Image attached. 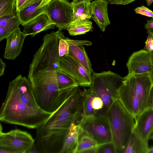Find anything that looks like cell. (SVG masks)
Wrapping results in <instances>:
<instances>
[{
	"label": "cell",
	"instance_id": "37",
	"mask_svg": "<svg viewBox=\"0 0 153 153\" xmlns=\"http://www.w3.org/2000/svg\"><path fill=\"white\" fill-rule=\"evenodd\" d=\"M149 107H151L153 110V86L151 92L149 100ZM149 139L153 140V130L150 135Z\"/></svg>",
	"mask_w": 153,
	"mask_h": 153
},
{
	"label": "cell",
	"instance_id": "34",
	"mask_svg": "<svg viewBox=\"0 0 153 153\" xmlns=\"http://www.w3.org/2000/svg\"><path fill=\"white\" fill-rule=\"evenodd\" d=\"M92 106L96 112L101 110L103 106V102L101 98L97 96L95 97L92 101Z\"/></svg>",
	"mask_w": 153,
	"mask_h": 153
},
{
	"label": "cell",
	"instance_id": "36",
	"mask_svg": "<svg viewBox=\"0 0 153 153\" xmlns=\"http://www.w3.org/2000/svg\"><path fill=\"white\" fill-rule=\"evenodd\" d=\"M145 28L147 31H150L153 34V18L150 20H147V23L145 24Z\"/></svg>",
	"mask_w": 153,
	"mask_h": 153
},
{
	"label": "cell",
	"instance_id": "8",
	"mask_svg": "<svg viewBox=\"0 0 153 153\" xmlns=\"http://www.w3.org/2000/svg\"><path fill=\"white\" fill-rule=\"evenodd\" d=\"M126 77L119 90L118 99L135 119L140 113V110L134 76L131 75Z\"/></svg>",
	"mask_w": 153,
	"mask_h": 153
},
{
	"label": "cell",
	"instance_id": "19",
	"mask_svg": "<svg viewBox=\"0 0 153 153\" xmlns=\"http://www.w3.org/2000/svg\"><path fill=\"white\" fill-rule=\"evenodd\" d=\"M73 9V22L86 19L91 17V2L86 0L72 1L71 2Z\"/></svg>",
	"mask_w": 153,
	"mask_h": 153
},
{
	"label": "cell",
	"instance_id": "1",
	"mask_svg": "<svg viewBox=\"0 0 153 153\" xmlns=\"http://www.w3.org/2000/svg\"><path fill=\"white\" fill-rule=\"evenodd\" d=\"M77 103L68 98L43 124L36 129V141L41 153H60L71 125L76 123L80 116Z\"/></svg>",
	"mask_w": 153,
	"mask_h": 153
},
{
	"label": "cell",
	"instance_id": "38",
	"mask_svg": "<svg viewBox=\"0 0 153 153\" xmlns=\"http://www.w3.org/2000/svg\"><path fill=\"white\" fill-rule=\"evenodd\" d=\"M6 65L2 61V59H0V76H1L4 74V71Z\"/></svg>",
	"mask_w": 153,
	"mask_h": 153
},
{
	"label": "cell",
	"instance_id": "16",
	"mask_svg": "<svg viewBox=\"0 0 153 153\" xmlns=\"http://www.w3.org/2000/svg\"><path fill=\"white\" fill-rule=\"evenodd\" d=\"M109 3L107 0H94L91 2V19L95 22L103 32L111 23L108 13Z\"/></svg>",
	"mask_w": 153,
	"mask_h": 153
},
{
	"label": "cell",
	"instance_id": "5",
	"mask_svg": "<svg viewBox=\"0 0 153 153\" xmlns=\"http://www.w3.org/2000/svg\"><path fill=\"white\" fill-rule=\"evenodd\" d=\"M35 141L27 131L15 129L4 133L0 130V153H30Z\"/></svg>",
	"mask_w": 153,
	"mask_h": 153
},
{
	"label": "cell",
	"instance_id": "41",
	"mask_svg": "<svg viewBox=\"0 0 153 153\" xmlns=\"http://www.w3.org/2000/svg\"><path fill=\"white\" fill-rule=\"evenodd\" d=\"M146 2L147 5L149 6L152 5L153 2V0H146Z\"/></svg>",
	"mask_w": 153,
	"mask_h": 153
},
{
	"label": "cell",
	"instance_id": "21",
	"mask_svg": "<svg viewBox=\"0 0 153 153\" xmlns=\"http://www.w3.org/2000/svg\"><path fill=\"white\" fill-rule=\"evenodd\" d=\"M68 54L83 66L91 74L93 71L91 62L82 45L69 46Z\"/></svg>",
	"mask_w": 153,
	"mask_h": 153
},
{
	"label": "cell",
	"instance_id": "40",
	"mask_svg": "<svg viewBox=\"0 0 153 153\" xmlns=\"http://www.w3.org/2000/svg\"><path fill=\"white\" fill-rule=\"evenodd\" d=\"M51 0H43L42 2L39 6V7H41L45 6Z\"/></svg>",
	"mask_w": 153,
	"mask_h": 153
},
{
	"label": "cell",
	"instance_id": "2",
	"mask_svg": "<svg viewBox=\"0 0 153 153\" xmlns=\"http://www.w3.org/2000/svg\"><path fill=\"white\" fill-rule=\"evenodd\" d=\"M52 114L40 108L31 107L24 104L8 86L0 109V120L7 123L36 129Z\"/></svg>",
	"mask_w": 153,
	"mask_h": 153
},
{
	"label": "cell",
	"instance_id": "26",
	"mask_svg": "<svg viewBox=\"0 0 153 153\" xmlns=\"http://www.w3.org/2000/svg\"><path fill=\"white\" fill-rule=\"evenodd\" d=\"M98 145L97 141L92 137L83 133L79 139L76 153H82L87 150L97 147Z\"/></svg>",
	"mask_w": 153,
	"mask_h": 153
},
{
	"label": "cell",
	"instance_id": "12",
	"mask_svg": "<svg viewBox=\"0 0 153 153\" xmlns=\"http://www.w3.org/2000/svg\"><path fill=\"white\" fill-rule=\"evenodd\" d=\"M134 76L141 112L149 107L153 85L149 73L134 75Z\"/></svg>",
	"mask_w": 153,
	"mask_h": 153
},
{
	"label": "cell",
	"instance_id": "42",
	"mask_svg": "<svg viewBox=\"0 0 153 153\" xmlns=\"http://www.w3.org/2000/svg\"><path fill=\"white\" fill-rule=\"evenodd\" d=\"M147 153H153V146L149 148Z\"/></svg>",
	"mask_w": 153,
	"mask_h": 153
},
{
	"label": "cell",
	"instance_id": "39",
	"mask_svg": "<svg viewBox=\"0 0 153 153\" xmlns=\"http://www.w3.org/2000/svg\"><path fill=\"white\" fill-rule=\"evenodd\" d=\"M151 57H152V69L151 71L149 73L150 76V77L152 80V84L153 85V51H151Z\"/></svg>",
	"mask_w": 153,
	"mask_h": 153
},
{
	"label": "cell",
	"instance_id": "29",
	"mask_svg": "<svg viewBox=\"0 0 153 153\" xmlns=\"http://www.w3.org/2000/svg\"><path fill=\"white\" fill-rule=\"evenodd\" d=\"M65 38L61 39L59 42V53L60 57L68 54L69 47Z\"/></svg>",
	"mask_w": 153,
	"mask_h": 153
},
{
	"label": "cell",
	"instance_id": "15",
	"mask_svg": "<svg viewBox=\"0 0 153 153\" xmlns=\"http://www.w3.org/2000/svg\"><path fill=\"white\" fill-rule=\"evenodd\" d=\"M55 24L45 12L40 14L28 22L23 29V33L32 37L43 31L54 28Z\"/></svg>",
	"mask_w": 153,
	"mask_h": 153
},
{
	"label": "cell",
	"instance_id": "24",
	"mask_svg": "<svg viewBox=\"0 0 153 153\" xmlns=\"http://www.w3.org/2000/svg\"><path fill=\"white\" fill-rule=\"evenodd\" d=\"M56 80L58 87L61 91L79 86L78 82L72 77L61 69L57 72Z\"/></svg>",
	"mask_w": 153,
	"mask_h": 153
},
{
	"label": "cell",
	"instance_id": "17",
	"mask_svg": "<svg viewBox=\"0 0 153 153\" xmlns=\"http://www.w3.org/2000/svg\"><path fill=\"white\" fill-rule=\"evenodd\" d=\"M83 132L79 124L72 123L65 137L60 153H76L79 139Z\"/></svg>",
	"mask_w": 153,
	"mask_h": 153
},
{
	"label": "cell",
	"instance_id": "30",
	"mask_svg": "<svg viewBox=\"0 0 153 153\" xmlns=\"http://www.w3.org/2000/svg\"><path fill=\"white\" fill-rule=\"evenodd\" d=\"M134 10L136 13L153 18V12L143 5L136 8Z\"/></svg>",
	"mask_w": 153,
	"mask_h": 153
},
{
	"label": "cell",
	"instance_id": "20",
	"mask_svg": "<svg viewBox=\"0 0 153 153\" xmlns=\"http://www.w3.org/2000/svg\"><path fill=\"white\" fill-rule=\"evenodd\" d=\"M21 25L17 15L0 18V42L6 39Z\"/></svg>",
	"mask_w": 153,
	"mask_h": 153
},
{
	"label": "cell",
	"instance_id": "43",
	"mask_svg": "<svg viewBox=\"0 0 153 153\" xmlns=\"http://www.w3.org/2000/svg\"><path fill=\"white\" fill-rule=\"evenodd\" d=\"M73 0V1H79V0H86V1H92L94 0Z\"/></svg>",
	"mask_w": 153,
	"mask_h": 153
},
{
	"label": "cell",
	"instance_id": "10",
	"mask_svg": "<svg viewBox=\"0 0 153 153\" xmlns=\"http://www.w3.org/2000/svg\"><path fill=\"white\" fill-rule=\"evenodd\" d=\"M126 66L127 76L149 73L153 67L151 52L143 49L134 52L129 58Z\"/></svg>",
	"mask_w": 153,
	"mask_h": 153
},
{
	"label": "cell",
	"instance_id": "23",
	"mask_svg": "<svg viewBox=\"0 0 153 153\" xmlns=\"http://www.w3.org/2000/svg\"><path fill=\"white\" fill-rule=\"evenodd\" d=\"M93 27L90 19L72 22L67 28L69 34L72 36L85 34L92 31Z\"/></svg>",
	"mask_w": 153,
	"mask_h": 153
},
{
	"label": "cell",
	"instance_id": "35",
	"mask_svg": "<svg viewBox=\"0 0 153 153\" xmlns=\"http://www.w3.org/2000/svg\"><path fill=\"white\" fill-rule=\"evenodd\" d=\"M111 4L126 5L136 0H107Z\"/></svg>",
	"mask_w": 153,
	"mask_h": 153
},
{
	"label": "cell",
	"instance_id": "14",
	"mask_svg": "<svg viewBox=\"0 0 153 153\" xmlns=\"http://www.w3.org/2000/svg\"><path fill=\"white\" fill-rule=\"evenodd\" d=\"M26 36L21 31L20 27L11 33L6 38L4 58L13 60L17 57L21 52Z\"/></svg>",
	"mask_w": 153,
	"mask_h": 153
},
{
	"label": "cell",
	"instance_id": "25",
	"mask_svg": "<svg viewBox=\"0 0 153 153\" xmlns=\"http://www.w3.org/2000/svg\"><path fill=\"white\" fill-rule=\"evenodd\" d=\"M85 94V98L83 106V109L81 116H94L96 111L92 106L93 100L96 94L89 88L84 89Z\"/></svg>",
	"mask_w": 153,
	"mask_h": 153
},
{
	"label": "cell",
	"instance_id": "28",
	"mask_svg": "<svg viewBox=\"0 0 153 153\" xmlns=\"http://www.w3.org/2000/svg\"><path fill=\"white\" fill-rule=\"evenodd\" d=\"M96 153H117L115 145L112 141L98 145Z\"/></svg>",
	"mask_w": 153,
	"mask_h": 153
},
{
	"label": "cell",
	"instance_id": "13",
	"mask_svg": "<svg viewBox=\"0 0 153 153\" xmlns=\"http://www.w3.org/2000/svg\"><path fill=\"white\" fill-rule=\"evenodd\" d=\"M133 131L142 139L148 142L153 130V110L149 107L141 112L135 119Z\"/></svg>",
	"mask_w": 153,
	"mask_h": 153
},
{
	"label": "cell",
	"instance_id": "18",
	"mask_svg": "<svg viewBox=\"0 0 153 153\" xmlns=\"http://www.w3.org/2000/svg\"><path fill=\"white\" fill-rule=\"evenodd\" d=\"M43 0H39L17 12L21 25L24 26L28 22L45 12V6H39Z\"/></svg>",
	"mask_w": 153,
	"mask_h": 153
},
{
	"label": "cell",
	"instance_id": "32",
	"mask_svg": "<svg viewBox=\"0 0 153 153\" xmlns=\"http://www.w3.org/2000/svg\"><path fill=\"white\" fill-rule=\"evenodd\" d=\"M39 0H16L17 12Z\"/></svg>",
	"mask_w": 153,
	"mask_h": 153
},
{
	"label": "cell",
	"instance_id": "27",
	"mask_svg": "<svg viewBox=\"0 0 153 153\" xmlns=\"http://www.w3.org/2000/svg\"><path fill=\"white\" fill-rule=\"evenodd\" d=\"M16 0H0V18L17 15Z\"/></svg>",
	"mask_w": 153,
	"mask_h": 153
},
{
	"label": "cell",
	"instance_id": "22",
	"mask_svg": "<svg viewBox=\"0 0 153 153\" xmlns=\"http://www.w3.org/2000/svg\"><path fill=\"white\" fill-rule=\"evenodd\" d=\"M149 149L148 142L132 131L123 153H147Z\"/></svg>",
	"mask_w": 153,
	"mask_h": 153
},
{
	"label": "cell",
	"instance_id": "4",
	"mask_svg": "<svg viewBox=\"0 0 153 153\" xmlns=\"http://www.w3.org/2000/svg\"><path fill=\"white\" fill-rule=\"evenodd\" d=\"M126 79L110 71L100 73L93 71L89 89L103 103V108L96 112L94 116H106L112 104L118 98L119 90Z\"/></svg>",
	"mask_w": 153,
	"mask_h": 153
},
{
	"label": "cell",
	"instance_id": "6",
	"mask_svg": "<svg viewBox=\"0 0 153 153\" xmlns=\"http://www.w3.org/2000/svg\"><path fill=\"white\" fill-rule=\"evenodd\" d=\"M77 123L81 126L83 133L92 137L98 145L112 141L111 131L106 116H81Z\"/></svg>",
	"mask_w": 153,
	"mask_h": 153
},
{
	"label": "cell",
	"instance_id": "11",
	"mask_svg": "<svg viewBox=\"0 0 153 153\" xmlns=\"http://www.w3.org/2000/svg\"><path fill=\"white\" fill-rule=\"evenodd\" d=\"M8 86L23 103L31 107L39 108L35 99L32 84L28 79L19 75L10 82Z\"/></svg>",
	"mask_w": 153,
	"mask_h": 153
},
{
	"label": "cell",
	"instance_id": "9",
	"mask_svg": "<svg viewBox=\"0 0 153 153\" xmlns=\"http://www.w3.org/2000/svg\"><path fill=\"white\" fill-rule=\"evenodd\" d=\"M59 65L61 69L72 77L79 86L90 87L91 82V74L69 55L60 57Z\"/></svg>",
	"mask_w": 153,
	"mask_h": 153
},
{
	"label": "cell",
	"instance_id": "33",
	"mask_svg": "<svg viewBox=\"0 0 153 153\" xmlns=\"http://www.w3.org/2000/svg\"><path fill=\"white\" fill-rule=\"evenodd\" d=\"M147 31L148 35L144 49L151 52L153 51V34L149 31Z\"/></svg>",
	"mask_w": 153,
	"mask_h": 153
},
{
	"label": "cell",
	"instance_id": "31",
	"mask_svg": "<svg viewBox=\"0 0 153 153\" xmlns=\"http://www.w3.org/2000/svg\"><path fill=\"white\" fill-rule=\"evenodd\" d=\"M65 39L69 47L73 45H79L89 46L92 45L91 43L88 41L74 40L68 38H66Z\"/></svg>",
	"mask_w": 153,
	"mask_h": 153
},
{
	"label": "cell",
	"instance_id": "3",
	"mask_svg": "<svg viewBox=\"0 0 153 153\" xmlns=\"http://www.w3.org/2000/svg\"><path fill=\"white\" fill-rule=\"evenodd\" d=\"M106 116L117 153H123L132 133L135 120L118 99L109 108Z\"/></svg>",
	"mask_w": 153,
	"mask_h": 153
},
{
	"label": "cell",
	"instance_id": "7",
	"mask_svg": "<svg viewBox=\"0 0 153 153\" xmlns=\"http://www.w3.org/2000/svg\"><path fill=\"white\" fill-rule=\"evenodd\" d=\"M45 12L59 29H67L73 22L72 5L67 0H52L45 6Z\"/></svg>",
	"mask_w": 153,
	"mask_h": 153
}]
</instances>
